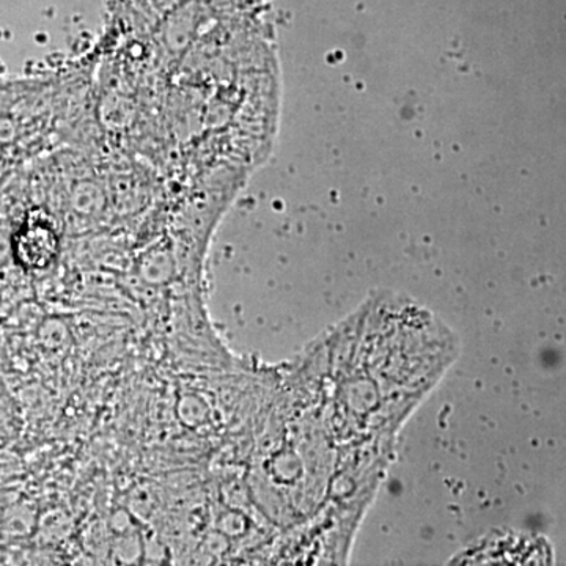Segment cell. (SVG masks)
<instances>
[{"label": "cell", "mask_w": 566, "mask_h": 566, "mask_svg": "<svg viewBox=\"0 0 566 566\" xmlns=\"http://www.w3.org/2000/svg\"><path fill=\"white\" fill-rule=\"evenodd\" d=\"M11 251L25 271L51 268L61 253V233L50 212L41 208L29 211L13 234Z\"/></svg>", "instance_id": "1"}]
</instances>
